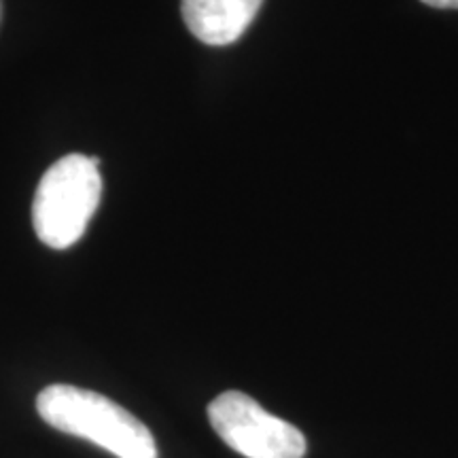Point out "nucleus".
<instances>
[{"instance_id": "nucleus-1", "label": "nucleus", "mask_w": 458, "mask_h": 458, "mask_svg": "<svg viewBox=\"0 0 458 458\" xmlns=\"http://www.w3.org/2000/svg\"><path fill=\"white\" fill-rule=\"evenodd\" d=\"M37 410L49 427L88 439L113 456L157 458L151 431L105 394L71 385H51L38 393Z\"/></svg>"}, {"instance_id": "nucleus-2", "label": "nucleus", "mask_w": 458, "mask_h": 458, "mask_svg": "<svg viewBox=\"0 0 458 458\" xmlns=\"http://www.w3.org/2000/svg\"><path fill=\"white\" fill-rule=\"evenodd\" d=\"M98 165V157L71 153L45 172L32 202L34 232L43 244L62 250L83 238L102 196Z\"/></svg>"}, {"instance_id": "nucleus-3", "label": "nucleus", "mask_w": 458, "mask_h": 458, "mask_svg": "<svg viewBox=\"0 0 458 458\" xmlns=\"http://www.w3.org/2000/svg\"><path fill=\"white\" fill-rule=\"evenodd\" d=\"M208 420L223 442L246 458H303L308 450L300 428L240 391L210 401Z\"/></svg>"}, {"instance_id": "nucleus-4", "label": "nucleus", "mask_w": 458, "mask_h": 458, "mask_svg": "<svg viewBox=\"0 0 458 458\" xmlns=\"http://www.w3.org/2000/svg\"><path fill=\"white\" fill-rule=\"evenodd\" d=\"M261 4L263 0H182L181 13L198 41L223 47L242 37Z\"/></svg>"}, {"instance_id": "nucleus-5", "label": "nucleus", "mask_w": 458, "mask_h": 458, "mask_svg": "<svg viewBox=\"0 0 458 458\" xmlns=\"http://www.w3.org/2000/svg\"><path fill=\"white\" fill-rule=\"evenodd\" d=\"M435 9H458V0H420Z\"/></svg>"}]
</instances>
